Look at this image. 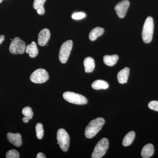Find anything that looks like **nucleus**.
<instances>
[{
  "label": "nucleus",
  "mask_w": 158,
  "mask_h": 158,
  "mask_svg": "<svg viewBox=\"0 0 158 158\" xmlns=\"http://www.w3.org/2000/svg\"><path fill=\"white\" fill-rule=\"evenodd\" d=\"M105 122V119L102 117L91 120L85 129V135L86 138H91L94 137L101 130Z\"/></svg>",
  "instance_id": "f257e3e1"
},
{
  "label": "nucleus",
  "mask_w": 158,
  "mask_h": 158,
  "mask_svg": "<svg viewBox=\"0 0 158 158\" xmlns=\"http://www.w3.org/2000/svg\"><path fill=\"white\" fill-rule=\"evenodd\" d=\"M153 31V19L152 17L149 16L146 19L142 30V39L144 43H149L152 41Z\"/></svg>",
  "instance_id": "f03ea898"
},
{
  "label": "nucleus",
  "mask_w": 158,
  "mask_h": 158,
  "mask_svg": "<svg viewBox=\"0 0 158 158\" xmlns=\"http://www.w3.org/2000/svg\"><path fill=\"white\" fill-rule=\"evenodd\" d=\"M109 142L108 139L103 138L99 141L96 144L92 154V158H101L102 157L106 152L109 148Z\"/></svg>",
  "instance_id": "7ed1b4c3"
},
{
  "label": "nucleus",
  "mask_w": 158,
  "mask_h": 158,
  "mask_svg": "<svg viewBox=\"0 0 158 158\" xmlns=\"http://www.w3.org/2000/svg\"><path fill=\"white\" fill-rule=\"evenodd\" d=\"M63 97L66 101L74 104L82 105L88 103V100L85 96L70 91L63 93Z\"/></svg>",
  "instance_id": "20e7f679"
},
{
  "label": "nucleus",
  "mask_w": 158,
  "mask_h": 158,
  "mask_svg": "<svg viewBox=\"0 0 158 158\" xmlns=\"http://www.w3.org/2000/svg\"><path fill=\"white\" fill-rule=\"evenodd\" d=\"M57 139L61 149L64 152L68 150L70 144V138L68 133L64 129L58 130L57 134Z\"/></svg>",
  "instance_id": "39448f33"
},
{
  "label": "nucleus",
  "mask_w": 158,
  "mask_h": 158,
  "mask_svg": "<svg viewBox=\"0 0 158 158\" xmlns=\"http://www.w3.org/2000/svg\"><path fill=\"white\" fill-rule=\"evenodd\" d=\"M73 46V42L71 40H67L62 44L59 52V60L61 63L65 64L68 61Z\"/></svg>",
  "instance_id": "423d86ee"
},
{
  "label": "nucleus",
  "mask_w": 158,
  "mask_h": 158,
  "mask_svg": "<svg viewBox=\"0 0 158 158\" xmlns=\"http://www.w3.org/2000/svg\"><path fill=\"white\" fill-rule=\"evenodd\" d=\"M26 47L24 41L20 39L19 37H16L12 40L10 44L9 51L14 55L23 54L25 52Z\"/></svg>",
  "instance_id": "0eeeda50"
},
{
  "label": "nucleus",
  "mask_w": 158,
  "mask_h": 158,
  "mask_svg": "<svg viewBox=\"0 0 158 158\" xmlns=\"http://www.w3.org/2000/svg\"><path fill=\"white\" fill-rule=\"evenodd\" d=\"M49 76L48 73L43 69H38L31 74L30 80L35 84H42L48 81Z\"/></svg>",
  "instance_id": "6e6552de"
},
{
  "label": "nucleus",
  "mask_w": 158,
  "mask_h": 158,
  "mask_svg": "<svg viewBox=\"0 0 158 158\" xmlns=\"http://www.w3.org/2000/svg\"><path fill=\"white\" fill-rule=\"evenodd\" d=\"M130 5L128 0H123L116 5L115 10L119 18L123 19L125 16Z\"/></svg>",
  "instance_id": "1a4fd4ad"
},
{
  "label": "nucleus",
  "mask_w": 158,
  "mask_h": 158,
  "mask_svg": "<svg viewBox=\"0 0 158 158\" xmlns=\"http://www.w3.org/2000/svg\"><path fill=\"white\" fill-rule=\"evenodd\" d=\"M50 31L49 29L44 28L38 34V43L40 46H44L47 44L50 38Z\"/></svg>",
  "instance_id": "9d476101"
},
{
  "label": "nucleus",
  "mask_w": 158,
  "mask_h": 158,
  "mask_svg": "<svg viewBox=\"0 0 158 158\" xmlns=\"http://www.w3.org/2000/svg\"><path fill=\"white\" fill-rule=\"evenodd\" d=\"M7 138L10 143L16 147H19L22 144L21 135L19 133H8Z\"/></svg>",
  "instance_id": "9b49d317"
},
{
  "label": "nucleus",
  "mask_w": 158,
  "mask_h": 158,
  "mask_svg": "<svg viewBox=\"0 0 158 158\" xmlns=\"http://www.w3.org/2000/svg\"><path fill=\"white\" fill-rule=\"evenodd\" d=\"M130 73V69L125 67L120 70L117 74V80L120 84H123L127 83Z\"/></svg>",
  "instance_id": "f8f14e48"
},
{
  "label": "nucleus",
  "mask_w": 158,
  "mask_h": 158,
  "mask_svg": "<svg viewBox=\"0 0 158 158\" xmlns=\"http://www.w3.org/2000/svg\"><path fill=\"white\" fill-rule=\"evenodd\" d=\"M25 52L29 54V56L31 58H34L37 56L39 51L36 43L33 41L31 44L27 46Z\"/></svg>",
  "instance_id": "ddd939ff"
},
{
  "label": "nucleus",
  "mask_w": 158,
  "mask_h": 158,
  "mask_svg": "<svg viewBox=\"0 0 158 158\" xmlns=\"http://www.w3.org/2000/svg\"><path fill=\"white\" fill-rule=\"evenodd\" d=\"M85 72L91 73L95 68V65L94 59L91 57H88L85 58L84 61Z\"/></svg>",
  "instance_id": "4468645a"
},
{
  "label": "nucleus",
  "mask_w": 158,
  "mask_h": 158,
  "mask_svg": "<svg viewBox=\"0 0 158 158\" xmlns=\"http://www.w3.org/2000/svg\"><path fill=\"white\" fill-rule=\"evenodd\" d=\"M154 152V148L151 144H148L144 146L141 151V155L142 157L148 158L152 156Z\"/></svg>",
  "instance_id": "2eb2a0df"
},
{
  "label": "nucleus",
  "mask_w": 158,
  "mask_h": 158,
  "mask_svg": "<svg viewBox=\"0 0 158 158\" xmlns=\"http://www.w3.org/2000/svg\"><path fill=\"white\" fill-rule=\"evenodd\" d=\"M104 32V29L103 28L99 27L94 28L90 31L89 34V39L91 41H94L96 40L98 37L102 35Z\"/></svg>",
  "instance_id": "dca6fc26"
},
{
  "label": "nucleus",
  "mask_w": 158,
  "mask_h": 158,
  "mask_svg": "<svg viewBox=\"0 0 158 158\" xmlns=\"http://www.w3.org/2000/svg\"><path fill=\"white\" fill-rule=\"evenodd\" d=\"M46 0H34L33 7L34 9L37 10V13L40 15L44 14L45 12L44 5Z\"/></svg>",
  "instance_id": "f3484780"
},
{
  "label": "nucleus",
  "mask_w": 158,
  "mask_h": 158,
  "mask_svg": "<svg viewBox=\"0 0 158 158\" xmlns=\"http://www.w3.org/2000/svg\"><path fill=\"white\" fill-rule=\"evenodd\" d=\"M118 59V56L116 55L113 56H105L103 57L104 62L108 66H113L117 63Z\"/></svg>",
  "instance_id": "a211bd4d"
},
{
  "label": "nucleus",
  "mask_w": 158,
  "mask_h": 158,
  "mask_svg": "<svg viewBox=\"0 0 158 158\" xmlns=\"http://www.w3.org/2000/svg\"><path fill=\"white\" fill-rule=\"evenodd\" d=\"M91 87L95 90L107 89L109 88V85L107 82L103 80H97L92 83Z\"/></svg>",
  "instance_id": "6ab92c4d"
},
{
  "label": "nucleus",
  "mask_w": 158,
  "mask_h": 158,
  "mask_svg": "<svg viewBox=\"0 0 158 158\" xmlns=\"http://www.w3.org/2000/svg\"><path fill=\"white\" fill-rule=\"evenodd\" d=\"M135 137V133L133 131L128 133L123 138L122 142L123 146L126 147V146H129L130 145H131L133 141H134Z\"/></svg>",
  "instance_id": "aec40b11"
},
{
  "label": "nucleus",
  "mask_w": 158,
  "mask_h": 158,
  "mask_svg": "<svg viewBox=\"0 0 158 158\" xmlns=\"http://www.w3.org/2000/svg\"><path fill=\"white\" fill-rule=\"evenodd\" d=\"M23 115L27 119L30 120L33 116V112L32 109L30 107L27 106L24 108L22 110Z\"/></svg>",
  "instance_id": "412c9836"
},
{
  "label": "nucleus",
  "mask_w": 158,
  "mask_h": 158,
  "mask_svg": "<svg viewBox=\"0 0 158 158\" xmlns=\"http://www.w3.org/2000/svg\"><path fill=\"white\" fill-rule=\"evenodd\" d=\"M36 132L37 138L39 139H42L44 134V130L42 123H39L36 125Z\"/></svg>",
  "instance_id": "4be33fe9"
},
{
  "label": "nucleus",
  "mask_w": 158,
  "mask_h": 158,
  "mask_svg": "<svg viewBox=\"0 0 158 158\" xmlns=\"http://www.w3.org/2000/svg\"><path fill=\"white\" fill-rule=\"evenodd\" d=\"M6 157L7 158H19V154L18 152L15 150H10L6 153Z\"/></svg>",
  "instance_id": "5701e85b"
},
{
  "label": "nucleus",
  "mask_w": 158,
  "mask_h": 158,
  "mask_svg": "<svg viewBox=\"0 0 158 158\" xmlns=\"http://www.w3.org/2000/svg\"><path fill=\"white\" fill-rule=\"evenodd\" d=\"M86 14L84 12H74L72 15V18L75 20H80L83 19L86 17Z\"/></svg>",
  "instance_id": "b1692460"
},
{
  "label": "nucleus",
  "mask_w": 158,
  "mask_h": 158,
  "mask_svg": "<svg viewBox=\"0 0 158 158\" xmlns=\"http://www.w3.org/2000/svg\"><path fill=\"white\" fill-rule=\"evenodd\" d=\"M148 106V107L151 110L158 112V101H152L150 102Z\"/></svg>",
  "instance_id": "393cba45"
},
{
  "label": "nucleus",
  "mask_w": 158,
  "mask_h": 158,
  "mask_svg": "<svg viewBox=\"0 0 158 158\" xmlns=\"http://www.w3.org/2000/svg\"><path fill=\"white\" fill-rule=\"evenodd\" d=\"M36 158H46V157L45 155L42 152H39L37 154V156H36Z\"/></svg>",
  "instance_id": "a878e982"
},
{
  "label": "nucleus",
  "mask_w": 158,
  "mask_h": 158,
  "mask_svg": "<svg viewBox=\"0 0 158 158\" xmlns=\"http://www.w3.org/2000/svg\"><path fill=\"white\" fill-rule=\"evenodd\" d=\"M5 36L3 35H0V44L2 43L4 41V40H5Z\"/></svg>",
  "instance_id": "bb28decb"
},
{
  "label": "nucleus",
  "mask_w": 158,
  "mask_h": 158,
  "mask_svg": "<svg viewBox=\"0 0 158 158\" xmlns=\"http://www.w3.org/2000/svg\"><path fill=\"white\" fill-rule=\"evenodd\" d=\"M23 122L25 123H27L29 122V120H28L25 117H23Z\"/></svg>",
  "instance_id": "cd10ccee"
},
{
  "label": "nucleus",
  "mask_w": 158,
  "mask_h": 158,
  "mask_svg": "<svg viewBox=\"0 0 158 158\" xmlns=\"http://www.w3.org/2000/svg\"><path fill=\"white\" fill-rule=\"evenodd\" d=\"M3 1V0H0V3H2V2Z\"/></svg>",
  "instance_id": "c85d7f7f"
}]
</instances>
